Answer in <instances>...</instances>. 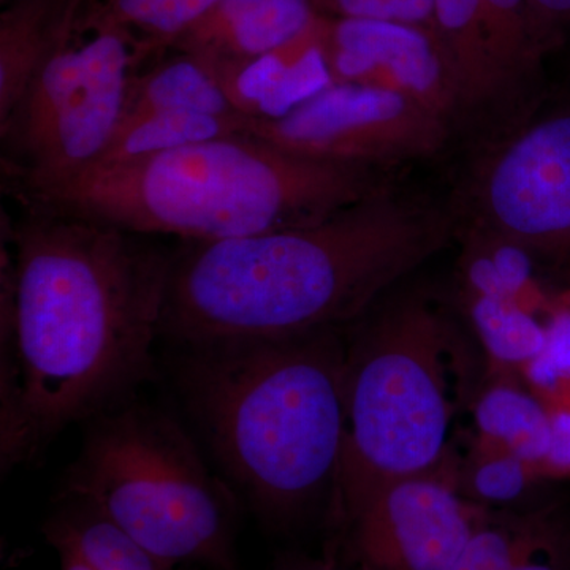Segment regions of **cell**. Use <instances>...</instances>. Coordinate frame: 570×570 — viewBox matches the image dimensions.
<instances>
[{"label":"cell","mask_w":570,"mask_h":570,"mask_svg":"<svg viewBox=\"0 0 570 570\" xmlns=\"http://www.w3.org/2000/svg\"><path fill=\"white\" fill-rule=\"evenodd\" d=\"M324 37L333 81L406 97L448 121L459 137V85L433 29L325 17Z\"/></svg>","instance_id":"cell-11"},{"label":"cell","mask_w":570,"mask_h":570,"mask_svg":"<svg viewBox=\"0 0 570 570\" xmlns=\"http://www.w3.org/2000/svg\"><path fill=\"white\" fill-rule=\"evenodd\" d=\"M343 328L171 344L184 412L268 530H294L332 501L346 430Z\"/></svg>","instance_id":"cell-3"},{"label":"cell","mask_w":570,"mask_h":570,"mask_svg":"<svg viewBox=\"0 0 570 570\" xmlns=\"http://www.w3.org/2000/svg\"><path fill=\"white\" fill-rule=\"evenodd\" d=\"M347 337L346 430L332 527L392 483L438 472L456 407L460 335L426 288H395Z\"/></svg>","instance_id":"cell-5"},{"label":"cell","mask_w":570,"mask_h":570,"mask_svg":"<svg viewBox=\"0 0 570 570\" xmlns=\"http://www.w3.org/2000/svg\"><path fill=\"white\" fill-rule=\"evenodd\" d=\"M165 111L242 115L225 94L213 62L183 50L163 55L148 69L138 71L121 122Z\"/></svg>","instance_id":"cell-17"},{"label":"cell","mask_w":570,"mask_h":570,"mask_svg":"<svg viewBox=\"0 0 570 570\" xmlns=\"http://www.w3.org/2000/svg\"><path fill=\"white\" fill-rule=\"evenodd\" d=\"M452 204L390 184L321 223L174 250L160 337L168 344L285 336L358 321L452 245Z\"/></svg>","instance_id":"cell-2"},{"label":"cell","mask_w":570,"mask_h":570,"mask_svg":"<svg viewBox=\"0 0 570 570\" xmlns=\"http://www.w3.org/2000/svg\"><path fill=\"white\" fill-rule=\"evenodd\" d=\"M510 570H570V508L543 502L524 513Z\"/></svg>","instance_id":"cell-23"},{"label":"cell","mask_w":570,"mask_h":570,"mask_svg":"<svg viewBox=\"0 0 570 570\" xmlns=\"http://www.w3.org/2000/svg\"><path fill=\"white\" fill-rule=\"evenodd\" d=\"M3 2H11V0H3Z\"/></svg>","instance_id":"cell-30"},{"label":"cell","mask_w":570,"mask_h":570,"mask_svg":"<svg viewBox=\"0 0 570 570\" xmlns=\"http://www.w3.org/2000/svg\"><path fill=\"white\" fill-rule=\"evenodd\" d=\"M321 14L344 20L403 22L433 29L434 0H313Z\"/></svg>","instance_id":"cell-25"},{"label":"cell","mask_w":570,"mask_h":570,"mask_svg":"<svg viewBox=\"0 0 570 570\" xmlns=\"http://www.w3.org/2000/svg\"><path fill=\"white\" fill-rule=\"evenodd\" d=\"M433 31L459 85L456 138L469 148L504 134V104L487 43L480 0H434Z\"/></svg>","instance_id":"cell-13"},{"label":"cell","mask_w":570,"mask_h":570,"mask_svg":"<svg viewBox=\"0 0 570 570\" xmlns=\"http://www.w3.org/2000/svg\"><path fill=\"white\" fill-rule=\"evenodd\" d=\"M85 2L0 126L13 194L66 181L92 167L115 137L130 86L149 59L132 33L89 13Z\"/></svg>","instance_id":"cell-7"},{"label":"cell","mask_w":570,"mask_h":570,"mask_svg":"<svg viewBox=\"0 0 570 570\" xmlns=\"http://www.w3.org/2000/svg\"><path fill=\"white\" fill-rule=\"evenodd\" d=\"M58 498L99 510L168 564L239 570L242 498L178 419L129 400L88 422Z\"/></svg>","instance_id":"cell-6"},{"label":"cell","mask_w":570,"mask_h":570,"mask_svg":"<svg viewBox=\"0 0 570 570\" xmlns=\"http://www.w3.org/2000/svg\"><path fill=\"white\" fill-rule=\"evenodd\" d=\"M551 414V426H553V442L549 459H547L540 472L550 474H569L570 472V411L553 412Z\"/></svg>","instance_id":"cell-27"},{"label":"cell","mask_w":570,"mask_h":570,"mask_svg":"<svg viewBox=\"0 0 570 570\" xmlns=\"http://www.w3.org/2000/svg\"><path fill=\"white\" fill-rule=\"evenodd\" d=\"M43 524L55 550L73 551L94 570H179L146 550L121 528L80 499L56 498Z\"/></svg>","instance_id":"cell-18"},{"label":"cell","mask_w":570,"mask_h":570,"mask_svg":"<svg viewBox=\"0 0 570 570\" xmlns=\"http://www.w3.org/2000/svg\"><path fill=\"white\" fill-rule=\"evenodd\" d=\"M530 6L549 55L570 43V0H530Z\"/></svg>","instance_id":"cell-26"},{"label":"cell","mask_w":570,"mask_h":570,"mask_svg":"<svg viewBox=\"0 0 570 570\" xmlns=\"http://www.w3.org/2000/svg\"><path fill=\"white\" fill-rule=\"evenodd\" d=\"M475 425L485 445L528 461L540 474L549 459L553 426L542 403L515 385L497 384L475 404Z\"/></svg>","instance_id":"cell-20"},{"label":"cell","mask_w":570,"mask_h":570,"mask_svg":"<svg viewBox=\"0 0 570 570\" xmlns=\"http://www.w3.org/2000/svg\"><path fill=\"white\" fill-rule=\"evenodd\" d=\"M219 0H86L89 13L127 29L149 58H160L195 28Z\"/></svg>","instance_id":"cell-21"},{"label":"cell","mask_w":570,"mask_h":570,"mask_svg":"<svg viewBox=\"0 0 570 570\" xmlns=\"http://www.w3.org/2000/svg\"><path fill=\"white\" fill-rule=\"evenodd\" d=\"M247 134L307 159L390 174L441 156L455 138L448 121L406 97L340 82L281 118L250 119Z\"/></svg>","instance_id":"cell-9"},{"label":"cell","mask_w":570,"mask_h":570,"mask_svg":"<svg viewBox=\"0 0 570 570\" xmlns=\"http://www.w3.org/2000/svg\"><path fill=\"white\" fill-rule=\"evenodd\" d=\"M21 206L2 246L3 474L39 460L67 426L132 400L153 377L174 262L154 236Z\"/></svg>","instance_id":"cell-1"},{"label":"cell","mask_w":570,"mask_h":570,"mask_svg":"<svg viewBox=\"0 0 570 570\" xmlns=\"http://www.w3.org/2000/svg\"><path fill=\"white\" fill-rule=\"evenodd\" d=\"M56 551H58L59 560H61V570H94L88 562L82 561L73 551L63 549Z\"/></svg>","instance_id":"cell-29"},{"label":"cell","mask_w":570,"mask_h":570,"mask_svg":"<svg viewBox=\"0 0 570 570\" xmlns=\"http://www.w3.org/2000/svg\"><path fill=\"white\" fill-rule=\"evenodd\" d=\"M250 119L242 115L165 111L119 124L115 137L92 167L132 163L227 135L246 134ZM89 167V168H92Z\"/></svg>","instance_id":"cell-19"},{"label":"cell","mask_w":570,"mask_h":570,"mask_svg":"<svg viewBox=\"0 0 570 570\" xmlns=\"http://www.w3.org/2000/svg\"><path fill=\"white\" fill-rule=\"evenodd\" d=\"M324 32L321 14L305 32L276 50L245 61H212L236 110L249 119L281 118L335 85Z\"/></svg>","instance_id":"cell-12"},{"label":"cell","mask_w":570,"mask_h":570,"mask_svg":"<svg viewBox=\"0 0 570 570\" xmlns=\"http://www.w3.org/2000/svg\"><path fill=\"white\" fill-rule=\"evenodd\" d=\"M466 151L449 198L459 223L523 247L570 284V88L549 89L519 126Z\"/></svg>","instance_id":"cell-8"},{"label":"cell","mask_w":570,"mask_h":570,"mask_svg":"<svg viewBox=\"0 0 570 570\" xmlns=\"http://www.w3.org/2000/svg\"><path fill=\"white\" fill-rule=\"evenodd\" d=\"M534 474L538 469L528 461L485 445L468 469L464 498L480 508H513L530 494Z\"/></svg>","instance_id":"cell-22"},{"label":"cell","mask_w":570,"mask_h":570,"mask_svg":"<svg viewBox=\"0 0 570 570\" xmlns=\"http://www.w3.org/2000/svg\"><path fill=\"white\" fill-rule=\"evenodd\" d=\"M268 570H316V558L305 554H284Z\"/></svg>","instance_id":"cell-28"},{"label":"cell","mask_w":570,"mask_h":570,"mask_svg":"<svg viewBox=\"0 0 570 570\" xmlns=\"http://www.w3.org/2000/svg\"><path fill=\"white\" fill-rule=\"evenodd\" d=\"M480 9L509 132L549 92L543 62L550 55L540 40L530 0H480Z\"/></svg>","instance_id":"cell-15"},{"label":"cell","mask_w":570,"mask_h":570,"mask_svg":"<svg viewBox=\"0 0 570 570\" xmlns=\"http://www.w3.org/2000/svg\"><path fill=\"white\" fill-rule=\"evenodd\" d=\"M524 513L489 510L449 570H510L519 549Z\"/></svg>","instance_id":"cell-24"},{"label":"cell","mask_w":570,"mask_h":570,"mask_svg":"<svg viewBox=\"0 0 570 570\" xmlns=\"http://www.w3.org/2000/svg\"><path fill=\"white\" fill-rule=\"evenodd\" d=\"M85 0H11L0 17V126L24 99Z\"/></svg>","instance_id":"cell-16"},{"label":"cell","mask_w":570,"mask_h":570,"mask_svg":"<svg viewBox=\"0 0 570 570\" xmlns=\"http://www.w3.org/2000/svg\"><path fill=\"white\" fill-rule=\"evenodd\" d=\"M318 17L313 0H219L174 50L213 62L245 61L294 40Z\"/></svg>","instance_id":"cell-14"},{"label":"cell","mask_w":570,"mask_h":570,"mask_svg":"<svg viewBox=\"0 0 570 570\" xmlns=\"http://www.w3.org/2000/svg\"><path fill=\"white\" fill-rule=\"evenodd\" d=\"M393 183L390 171L307 159L246 132L88 168L14 197L134 234L216 243L321 223Z\"/></svg>","instance_id":"cell-4"},{"label":"cell","mask_w":570,"mask_h":570,"mask_svg":"<svg viewBox=\"0 0 570 570\" xmlns=\"http://www.w3.org/2000/svg\"><path fill=\"white\" fill-rule=\"evenodd\" d=\"M487 513L439 471L400 480L336 528L330 554L370 570H449Z\"/></svg>","instance_id":"cell-10"}]
</instances>
